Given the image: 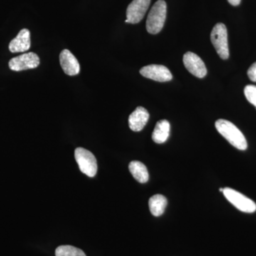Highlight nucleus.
Returning <instances> with one entry per match:
<instances>
[{
    "label": "nucleus",
    "mask_w": 256,
    "mask_h": 256,
    "mask_svg": "<svg viewBox=\"0 0 256 256\" xmlns=\"http://www.w3.org/2000/svg\"><path fill=\"white\" fill-rule=\"evenodd\" d=\"M170 133V124L166 120H162L156 122L152 132V140L158 144H162L168 140Z\"/></svg>",
    "instance_id": "nucleus-13"
},
{
    "label": "nucleus",
    "mask_w": 256,
    "mask_h": 256,
    "mask_svg": "<svg viewBox=\"0 0 256 256\" xmlns=\"http://www.w3.org/2000/svg\"><path fill=\"white\" fill-rule=\"evenodd\" d=\"M31 46L30 32L28 28H23L18 32V36L10 43L9 50L12 53L24 52L28 50Z\"/></svg>",
    "instance_id": "nucleus-12"
},
{
    "label": "nucleus",
    "mask_w": 256,
    "mask_h": 256,
    "mask_svg": "<svg viewBox=\"0 0 256 256\" xmlns=\"http://www.w3.org/2000/svg\"><path fill=\"white\" fill-rule=\"evenodd\" d=\"M151 0H133L128 6L126 23L138 24L144 18Z\"/></svg>",
    "instance_id": "nucleus-7"
},
{
    "label": "nucleus",
    "mask_w": 256,
    "mask_h": 256,
    "mask_svg": "<svg viewBox=\"0 0 256 256\" xmlns=\"http://www.w3.org/2000/svg\"><path fill=\"white\" fill-rule=\"evenodd\" d=\"M40 64V57L34 52L24 54L12 58L9 62L10 68L14 72L36 68Z\"/></svg>",
    "instance_id": "nucleus-6"
},
{
    "label": "nucleus",
    "mask_w": 256,
    "mask_h": 256,
    "mask_svg": "<svg viewBox=\"0 0 256 256\" xmlns=\"http://www.w3.org/2000/svg\"><path fill=\"white\" fill-rule=\"evenodd\" d=\"M228 2L233 6H238V5L240 4L242 0H228Z\"/></svg>",
    "instance_id": "nucleus-19"
},
{
    "label": "nucleus",
    "mask_w": 256,
    "mask_h": 256,
    "mask_svg": "<svg viewBox=\"0 0 256 256\" xmlns=\"http://www.w3.org/2000/svg\"><path fill=\"white\" fill-rule=\"evenodd\" d=\"M150 114L144 108L138 107L129 116V127L134 132L142 130L149 120Z\"/></svg>",
    "instance_id": "nucleus-11"
},
{
    "label": "nucleus",
    "mask_w": 256,
    "mask_h": 256,
    "mask_svg": "<svg viewBox=\"0 0 256 256\" xmlns=\"http://www.w3.org/2000/svg\"><path fill=\"white\" fill-rule=\"evenodd\" d=\"M168 205V200L162 194L154 195L150 198L149 208L154 216H160L164 214Z\"/></svg>",
    "instance_id": "nucleus-15"
},
{
    "label": "nucleus",
    "mask_w": 256,
    "mask_h": 256,
    "mask_svg": "<svg viewBox=\"0 0 256 256\" xmlns=\"http://www.w3.org/2000/svg\"><path fill=\"white\" fill-rule=\"evenodd\" d=\"M210 41L220 58L224 60H228L229 57L228 32L225 24L218 23L215 25L210 33Z\"/></svg>",
    "instance_id": "nucleus-3"
},
{
    "label": "nucleus",
    "mask_w": 256,
    "mask_h": 256,
    "mask_svg": "<svg viewBox=\"0 0 256 256\" xmlns=\"http://www.w3.org/2000/svg\"><path fill=\"white\" fill-rule=\"evenodd\" d=\"M215 126L218 132L232 146L240 150H246L247 149L246 139L235 124L226 120L220 119L216 122Z\"/></svg>",
    "instance_id": "nucleus-1"
},
{
    "label": "nucleus",
    "mask_w": 256,
    "mask_h": 256,
    "mask_svg": "<svg viewBox=\"0 0 256 256\" xmlns=\"http://www.w3.org/2000/svg\"><path fill=\"white\" fill-rule=\"evenodd\" d=\"M244 94L250 104L256 108V86L254 85H248L244 88Z\"/></svg>",
    "instance_id": "nucleus-17"
},
{
    "label": "nucleus",
    "mask_w": 256,
    "mask_h": 256,
    "mask_svg": "<svg viewBox=\"0 0 256 256\" xmlns=\"http://www.w3.org/2000/svg\"><path fill=\"white\" fill-rule=\"evenodd\" d=\"M223 194L230 204L239 210L245 213H254L256 210V204L245 195L232 188H224Z\"/></svg>",
    "instance_id": "nucleus-5"
},
{
    "label": "nucleus",
    "mask_w": 256,
    "mask_h": 256,
    "mask_svg": "<svg viewBox=\"0 0 256 256\" xmlns=\"http://www.w3.org/2000/svg\"><path fill=\"white\" fill-rule=\"evenodd\" d=\"M220 192H223V191H224V188H220Z\"/></svg>",
    "instance_id": "nucleus-20"
},
{
    "label": "nucleus",
    "mask_w": 256,
    "mask_h": 256,
    "mask_svg": "<svg viewBox=\"0 0 256 256\" xmlns=\"http://www.w3.org/2000/svg\"><path fill=\"white\" fill-rule=\"evenodd\" d=\"M60 66L64 73L68 76L78 75L80 72V64L75 56L68 50H64L60 56Z\"/></svg>",
    "instance_id": "nucleus-10"
},
{
    "label": "nucleus",
    "mask_w": 256,
    "mask_h": 256,
    "mask_svg": "<svg viewBox=\"0 0 256 256\" xmlns=\"http://www.w3.org/2000/svg\"><path fill=\"white\" fill-rule=\"evenodd\" d=\"M183 62L185 68L188 69L192 75L200 78L206 76L207 74L206 66L202 58L196 54L190 52H186L184 55Z\"/></svg>",
    "instance_id": "nucleus-8"
},
{
    "label": "nucleus",
    "mask_w": 256,
    "mask_h": 256,
    "mask_svg": "<svg viewBox=\"0 0 256 256\" xmlns=\"http://www.w3.org/2000/svg\"><path fill=\"white\" fill-rule=\"evenodd\" d=\"M56 256H86L82 249L72 246H60L56 249Z\"/></svg>",
    "instance_id": "nucleus-16"
},
{
    "label": "nucleus",
    "mask_w": 256,
    "mask_h": 256,
    "mask_svg": "<svg viewBox=\"0 0 256 256\" xmlns=\"http://www.w3.org/2000/svg\"><path fill=\"white\" fill-rule=\"evenodd\" d=\"M140 73L146 78L158 82H170L172 79V75L169 69L162 65L152 64L146 66L140 69Z\"/></svg>",
    "instance_id": "nucleus-9"
},
{
    "label": "nucleus",
    "mask_w": 256,
    "mask_h": 256,
    "mask_svg": "<svg viewBox=\"0 0 256 256\" xmlns=\"http://www.w3.org/2000/svg\"><path fill=\"white\" fill-rule=\"evenodd\" d=\"M75 159L82 172L89 178L95 176L98 170L97 160L92 152L85 148H76Z\"/></svg>",
    "instance_id": "nucleus-4"
},
{
    "label": "nucleus",
    "mask_w": 256,
    "mask_h": 256,
    "mask_svg": "<svg viewBox=\"0 0 256 256\" xmlns=\"http://www.w3.org/2000/svg\"><path fill=\"white\" fill-rule=\"evenodd\" d=\"M129 170L133 178L140 183H146L149 180V173L146 165L139 161H132L130 163Z\"/></svg>",
    "instance_id": "nucleus-14"
},
{
    "label": "nucleus",
    "mask_w": 256,
    "mask_h": 256,
    "mask_svg": "<svg viewBox=\"0 0 256 256\" xmlns=\"http://www.w3.org/2000/svg\"><path fill=\"white\" fill-rule=\"evenodd\" d=\"M166 15V4L164 0H158L148 14L146 18V31L151 34L160 33L164 26Z\"/></svg>",
    "instance_id": "nucleus-2"
},
{
    "label": "nucleus",
    "mask_w": 256,
    "mask_h": 256,
    "mask_svg": "<svg viewBox=\"0 0 256 256\" xmlns=\"http://www.w3.org/2000/svg\"><path fill=\"white\" fill-rule=\"evenodd\" d=\"M248 76L252 82H256V62L248 70Z\"/></svg>",
    "instance_id": "nucleus-18"
}]
</instances>
